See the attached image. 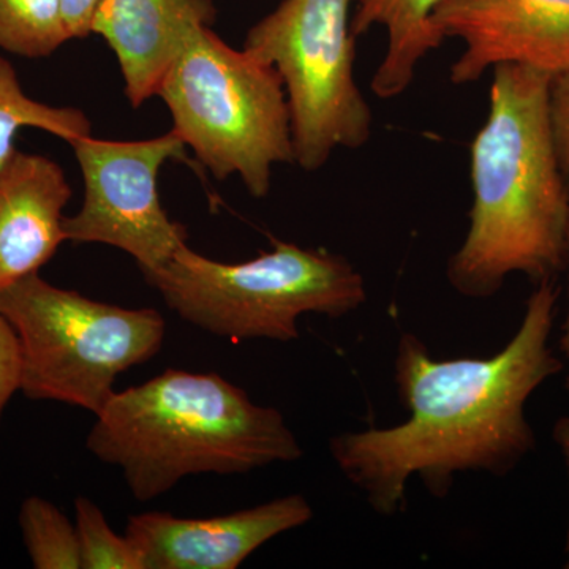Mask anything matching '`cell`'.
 Here are the masks:
<instances>
[{
  "instance_id": "obj_1",
  "label": "cell",
  "mask_w": 569,
  "mask_h": 569,
  "mask_svg": "<svg viewBox=\"0 0 569 569\" xmlns=\"http://www.w3.org/2000/svg\"><path fill=\"white\" fill-rule=\"evenodd\" d=\"M560 293L556 279L535 283L518 332L490 358L436 359L418 336H400L395 381L410 418L329 440L336 466L378 516L406 511L411 478L447 498L456 475L508 477L537 449L526 407L565 369L550 347Z\"/></svg>"
},
{
  "instance_id": "obj_2",
  "label": "cell",
  "mask_w": 569,
  "mask_h": 569,
  "mask_svg": "<svg viewBox=\"0 0 569 569\" xmlns=\"http://www.w3.org/2000/svg\"><path fill=\"white\" fill-rule=\"evenodd\" d=\"M489 114L471 142L473 206L448 261L459 295L488 299L511 274L556 279L567 266L569 192L549 122L552 77L530 67L492 69Z\"/></svg>"
},
{
  "instance_id": "obj_3",
  "label": "cell",
  "mask_w": 569,
  "mask_h": 569,
  "mask_svg": "<svg viewBox=\"0 0 569 569\" xmlns=\"http://www.w3.org/2000/svg\"><path fill=\"white\" fill-rule=\"evenodd\" d=\"M86 445L121 468L142 503L192 475H247L305 455L276 408L257 406L219 373L176 369L114 392Z\"/></svg>"
},
{
  "instance_id": "obj_4",
  "label": "cell",
  "mask_w": 569,
  "mask_h": 569,
  "mask_svg": "<svg viewBox=\"0 0 569 569\" xmlns=\"http://www.w3.org/2000/svg\"><path fill=\"white\" fill-rule=\"evenodd\" d=\"M144 279L187 323L233 342H291L299 317L342 318L367 301L365 277L350 260L293 242L277 241L271 252L238 264L186 244Z\"/></svg>"
},
{
  "instance_id": "obj_5",
  "label": "cell",
  "mask_w": 569,
  "mask_h": 569,
  "mask_svg": "<svg viewBox=\"0 0 569 569\" xmlns=\"http://www.w3.org/2000/svg\"><path fill=\"white\" fill-rule=\"evenodd\" d=\"M157 96L170 108L173 132L217 181L238 174L252 197L264 198L274 164L296 162L282 78L209 26L193 33Z\"/></svg>"
},
{
  "instance_id": "obj_6",
  "label": "cell",
  "mask_w": 569,
  "mask_h": 569,
  "mask_svg": "<svg viewBox=\"0 0 569 569\" xmlns=\"http://www.w3.org/2000/svg\"><path fill=\"white\" fill-rule=\"evenodd\" d=\"M0 312L20 337L21 387L99 415L118 377L162 350L167 323L156 309H123L47 282L40 272L0 291Z\"/></svg>"
},
{
  "instance_id": "obj_7",
  "label": "cell",
  "mask_w": 569,
  "mask_h": 569,
  "mask_svg": "<svg viewBox=\"0 0 569 569\" xmlns=\"http://www.w3.org/2000/svg\"><path fill=\"white\" fill-rule=\"evenodd\" d=\"M350 9L351 0H283L247 33L244 50L282 78L296 163L306 171L372 134V110L356 82Z\"/></svg>"
},
{
  "instance_id": "obj_8",
  "label": "cell",
  "mask_w": 569,
  "mask_h": 569,
  "mask_svg": "<svg viewBox=\"0 0 569 569\" xmlns=\"http://www.w3.org/2000/svg\"><path fill=\"white\" fill-rule=\"evenodd\" d=\"M84 179V200L63 219L67 241L104 244L133 257L142 276L157 271L187 244V228L168 217L157 178L168 160H182L186 142L171 130L142 141L70 142Z\"/></svg>"
},
{
  "instance_id": "obj_9",
  "label": "cell",
  "mask_w": 569,
  "mask_h": 569,
  "mask_svg": "<svg viewBox=\"0 0 569 569\" xmlns=\"http://www.w3.org/2000/svg\"><path fill=\"white\" fill-rule=\"evenodd\" d=\"M432 24L445 40H462L452 84L477 82L503 63L552 78L569 71V0H441Z\"/></svg>"
},
{
  "instance_id": "obj_10",
  "label": "cell",
  "mask_w": 569,
  "mask_h": 569,
  "mask_svg": "<svg viewBox=\"0 0 569 569\" xmlns=\"http://www.w3.org/2000/svg\"><path fill=\"white\" fill-rule=\"evenodd\" d=\"M312 518L309 500L293 493L206 519L159 511L134 515L126 535L140 550L144 569H236L264 542Z\"/></svg>"
},
{
  "instance_id": "obj_11",
  "label": "cell",
  "mask_w": 569,
  "mask_h": 569,
  "mask_svg": "<svg viewBox=\"0 0 569 569\" xmlns=\"http://www.w3.org/2000/svg\"><path fill=\"white\" fill-rule=\"evenodd\" d=\"M211 0H102L92 32L110 44L133 108L157 96L193 33L213 20Z\"/></svg>"
},
{
  "instance_id": "obj_12",
  "label": "cell",
  "mask_w": 569,
  "mask_h": 569,
  "mask_svg": "<svg viewBox=\"0 0 569 569\" xmlns=\"http://www.w3.org/2000/svg\"><path fill=\"white\" fill-rule=\"evenodd\" d=\"M70 183L54 160L18 151L0 164V291L37 274L62 242Z\"/></svg>"
},
{
  "instance_id": "obj_13",
  "label": "cell",
  "mask_w": 569,
  "mask_h": 569,
  "mask_svg": "<svg viewBox=\"0 0 569 569\" xmlns=\"http://www.w3.org/2000/svg\"><path fill=\"white\" fill-rule=\"evenodd\" d=\"M441 0H351L356 39L376 26L387 29L388 48L372 78L378 99H396L410 88L422 59L445 43L432 14Z\"/></svg>"
},
{
  "instance_id": "obj_14",
  "label": "cell",
  "mask_w": 569,
  "mask_h": 569,
  "mask_svg": "<svg viewBox=\"0 0 569 569\" xmlns=\"http://www.w3.org/2000/svg\"><path fill=\"white\" fill-rule=\"evenodd\" d=\"M39 129L73 142L91 134V121L78 108L52 107L33 100L22 89L17 70L0 56V164L14 152V138L21 129Z\"/></svg>"
},
{
  "instance_id": "obj_15",
  "label": "cell",
  "mask_w": 569,
  "mask_h": 569,
  "mask_svg": "<svg viewBox=\"0 0 569 569\" xmlns=\"http://www.w3.org/2000/svg\"><path fill=\"white\" fill-rule=\"evenodd\" d=\"M69 40L62 0H0V50L48 58Z\"/></svg>"
},
{
  "instance_id": "obj_16",
  "label": "cell",
  "mask_w": 569,
  "mask_h": 569,
  "mask_svg": "<svg viewBox=\"0 0 569 569\" xmlns=\"http://www.w3.org/2000/svg\"><path fill=\"white\" fill-rule=\"evenodd\" d=\"M22 541L36 569H81L77 526L41 497H29L20 509Z\"/></svg>"
},
{
  "instance_id": "obj_17",
  "label": "cell",
  "mask_w": 569,
  "mask_h": 569,
  "mask_svg": "<svg viewBox=\"0 0 569 569\" xmlns=\"http://www.w3.org/2000/svg\"><path fill=\"white\" fill-rule=\"evenodd\" d=\"M81 569H144L140 550L129 537H119L89 498L74 501Z\"/></svg>"
},
{
  "instance_id": "obj_18",
  "label": "cell",
  "mask_w": 569,
  "mask_h": 569,
  "mask_svg": "<svg viewBox=\"0 0 569 569\" xmlns=\"http://www.w3.org/2000/svg\"><path fill=\"white\" fill-rule=\"evenodd\" d=\"M549 122L553 149L569 192V71L550 80Z\"/></svg>"
},
{
  "instance_id": "obj_19",
  "label": "cell",
  "mask_w": 569,
  "mask_h": 569,
  "mask_svg": "<svg viewBox=\"0 0 569 569\" xmlns=\"http://www.w3.org/2000/svg\"><path fill=\"white\" fill-rule=\"evenodd\" d=\"M21 387V346L9 318L0 312V426L11 397Z\"/></svg>"
},
{
  "instance_id": "obj_20",
  "label": "cell",
  "mask_w": 569,
  "mask_h": 569,
  "mask_svg": "<svg viewBox=\"0 0 569 569\" xmlns=\"http://www.w3.org/2000/svg\"><path fill=\"white\" fill-rule=\"evenodd\" d=\"M102 0H62L63 20L70 39H84L92 33L93 14Z\"/></svg>"
},
{
  "instance_id": "obj_21",
  "label": "cell",
  "mask_w": 569,
  "mask_h": 569,
  "mask_svg": "<svg viewBox=\"0 0 569 569\" xmlns=\"http://www.w3.org/2000/svg\"><path fill=\"white\" fill-rule=\"evenodd\" d=\"M552 440L557 445L561 456H563L565 466L568 471L569 482V417H560L557 419L556 425L552 427ZM565 553H567V563L565 568L569 569V518H568V531H567V546H565Z\"/></svg>"
},
{
  "instance_id": "obj_22",
  "label": "cell",
  "mask_w": 569,
  "mask_h": 569,
  "mask_svg": "<svg viewBox=\"0 0 569 569\" xmlns=\"http://www.w3.org/2000/svg\"><path fill=\"white\" fill-rule=\"evenodd\" d=\"M568 272V307H567V317H565L563 326H561V336H560V353L563 355L565 361L569 362V230H568V241H567V266H565ZM565 389L569 395V376L567 380H565Z\"/></svg>"
}]
</instances>
